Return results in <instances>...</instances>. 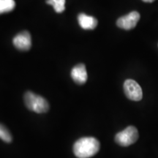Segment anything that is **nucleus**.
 I'll list each match as a JSON object with an SVG mask.
<instances>
[{
    "label": "nucleus",
    "mask_w": 158,
    "mask_h": 158,
    "mask_svg": "<svg viewBox=\"0 0 158 158\" xmlns=\"http://www.w3.org/2000/svg\"><path fill=\"white\" fill-rule=\"evenodd\" d=\"M142 1L144 2H148V3H151V2H153L155 0H142Z\"/></svg>",
    "instance_id": "obj_12"
},
{
    "label": "nucleus",
    "mask_w": 158,
    "mask_h": 158,
    "mask_svg": "<svg viewBox=\"0 0 158 158\" xmlns=\"http://www.w3.org/2000/svg\"><path fill=\"white\" fill-rule=\"evenodd\" d=\"M124 91L126 97L130 100L140 101L143 98L141 87L135 81L127 79L124 83Z\"/></svg>",
    "instance_id": "obj_4"
},
{
    "label": "nucleus",
    "mask_w": 158,
    "mask_h": 158,
    "mask_svg": "<svg viewBox=\"0 0 158 158\" xmlns=\"http://www.w3.org/2000/svg\"><path fill=\"white\" fill-rule=\"evenodd\" d=\"M15 7L14 0H0V14L11 12Z\"/></svg>",
    "instance_id": "obj_9"
},
{
    "label": "nucleus",
    "mask_w": 158,
    "mask_h": 158,
    "mask_svg": "<svg viewBox=\"0 0 158 158\" xmlns=\"http://www.w3.org/2000/svg\"><path fill=\"white\" fill-rule=\"evenodd\" d=\"M23 100L26 107L37 114L46 113L49 110L48 101L42 96L36 94L34 92L29 91L26 92Z\"/></svg>",
    "instance_id": "obj_2"
},
{
    "label": "nucleus",
    "mask_w": 158,
    "mask_h": 158,
    "mask_svg": "<svg viewBox=\"0 0 158 158\" xmlns=\"http://www.w3.org/2000/svg\"><path fill=\"white\" fill-rule=\"evenodd\" d=\"M13 45L20 51H28L31 46V37L29 31H23L13 38Z\"/></svg>",
    "instance_id": "obj_6"
},
{
    "label": "nucleus",
    "mask_w": 158,
    "mask_h": 158,
    "mask_svg": "<svg viewBox=\"0 0 158 158\" xmlns=\"http://www.w3.org/2000/svg\"><path fill=\"white\" fill-rule=\"evenodd\" d=\"M140 17V14L137 11H132L129 14L120 17L116 21V25L121 29L130 30L136 27Z\"/></svg>",
    "instance_id": "obj_5"
},
{
    "label": "nucleus",
    "mask_w": 158,
    "mask_h": 158,
    "mask_svg": "<svg viewBox=\"0 0 158 158\" xmlns=\"http://www.w3.org/2000/svg\"><path fill=\"white\" fill-rule=\"evenodd\" d=\"M0 138L6 143H10L13 140L11 133L7 128L2 124H0Z\"/></svg>",
    "instance_id": "obj_11"
},
{
    "label": "nucleus",
    "mask_w": 158,
    "mask_h": 158,
    "mask_svg": "<svg viewBox=\"0 0 158 158\" xmlns=\"http://www.w3.org/2000/svg\"><path fill=\"white\" fill-rule=\"evenodd\" d=\"M71 78L78 84H84L87 81V72L84 64H78L71 70Z\"/></svg>",
    "instance_id": "obj_7"
},
{
    "label": "nucleus",
    "mask_w": 158,
    "mask_h": 158,
    "mask_svg": "<svg viewBox=\"0 0 158 158\" xmlns=\"http://www.w3.org/2000/svg\"><path fill=\"white\" fill-rule=\"evenodd\" d=\"M48 5H52L57 13H61L65 9V0H46Z\"/></svg>",
    "instance_id": "obj_10"
},
{
    "label": "nucleus",
    "mask_w": 158,
    "mask_h": 158,
    "mask_svg": "<svg viewBox=\"0 0 158 158\" xmlns=\"http://www.w3.org/2000/svg\"><path fill=\"white\" fill-rule=\"evenodd\" d=\"M78 21L80 27L83 29L92 30L98 26V20L93 16L88 15L85 13H80L78 16Z\"/></svg>",
    "instance_id": "obj_8"
},
{
    "label": "nucleus",
    "mask_w": 158,
    "mask_h": 158,
    "mask_svg": "<svg viewBox=\"0 0 158 158\" xmlns=\"http://www.w3.org/2000/svg\"><path fill=\"white\" fill-rule=\"evenodd\" d=\"M100 147V142L97 138L84 137L75 142L73 153L78 158H89L98 152Z\"/></svg>",
    "instance_id": "obj_1"
},
{
    "label": "nucleus",
    "mask_w": 158,
    "mask_h": 158,
    "mask_svg": "<svg viewBox=\"0 0 158 158\" xmlns=\"http://www.w3.org/2000/svg\"><path fill=\"white\" fill-rule=\"evenodd\" d=\"M138 136L137 128L134 126H129L116 134L115 141L122 147H129L137 141Z\"/></svg>",
    "instance_id": "obj_3"
}]
</instances>
